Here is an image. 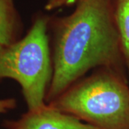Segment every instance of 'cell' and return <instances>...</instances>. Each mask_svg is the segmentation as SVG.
I'll return each mask as SVG.
<instances>
[{
	"mask_svg": "<svg viewBox=\"0 0 129 129\" xmlns=\"http://www.w3.org/2000/svg\"><path fill=\"white\" fill-rule=\"evenodd\" d=\"M120 50L111 0H78L73 12L61 19L56 27L47 103L92 68L117 71Z\"/></svg>",
	"mask_w": 129,
	"mask_h": 129,
	"instance_id": "obj_1",
	"label": "cell"
},
{
	"mask_svg": "<svg viewBox=\"0 0 129 129\" xmlns=\"http://www.w3.org/2000/svg\"><path fill=\"white\" fill-rule=\"evenodd\" d=\"M47 104L95 129H129V88L113 70L100 68Z\"/></svg>",
	"mask_w": 129,
	"mask_h": 129,
	"instance_id": "obj_2",
	"label": "cell"
},
{
	"mask_svg": "<svg viewBox=\"0 0 129 129\" xmlns=\"http://www.w3.org/2000/svg\"><path fill=\"white\" fill-rule=\"evenodd\" d=\"M52 75L47 21L39 17L23 38L0 46V80H16L28 110H33L46 104Z\"/></svg>",
	"mask_w": 129,
	"mask_h": 129,
	"instance_id": "obj_3",
	"label": "cell"
},
{
	"mask_svg": "<svg viewBox=\"0 0 129 129\" xmlns=\"http://www.w3.org/2000/svg\"><path fill=\"white\" fill-rule=\"evenodd\" d=\"M4 126L6 129H95L47 103L28 110L17 120H6Z\"/></svg>",
	"mask_w": 129,
	"mask_h": 129,
	"instance_id": "obj_4",
	"label": "cell"
},
{
	"mask_svg": "<svg viewBox=\"0 0 129 129\" xmlns=\"http://www.w3.org/2000/svg\"><path fill=\"white\" fill-rule=\"evenodd\" d=\"M20 21L12 0H0V46L17 41Z\"/></svg>",
	"mask_w": 129,
	"mask_h": 129,
	"instance_id": "obj_5",
	"label": "cell"
},
{
	"mask_svg": "<svg viewBox=\"0 0 129 129\" xmlns=\"http://www.w3.org/2000/svg\"><path fill=\"white\" fill-rule=\"evenodd\" d=\"M115 18L120 47L129 68V0H118Z\"/></svg>",
	"mask_w": 129,
	"mask_h": 129,
	"instance_id": "obj_6",
	"label": "cell"
},
{
	"mask_svg": "<svg viewBox=\"0 0 129 129\" xmlns=\"http://www.w3.org/2000/svg\"><path fill=\"white\" fill-rule=\"evenodd\" d=\"M77 0H48L45 5V8L47 10H52L65 5L72 4Z\"/></svg>",
	"mask_w": 129,
	"mask_h": 129,
	"instance_id": "obj_7",
	"label": "cell"
},
{
	"mask_svg": "<svg viewBox=\"0 0 129 129\" xmlns=\"http://www.w3.org/2000/svg\"><path fill=\"white\" fill-rule=\"evenodd\" d=\"M16 107V101L14 98H7L0 100V113H7Z\"/></svg>",
	"mask_w": 129,
	"mask_h": 129,
	"instance_id": "obj_8",
	"label": "cell"
}]
</instances>
